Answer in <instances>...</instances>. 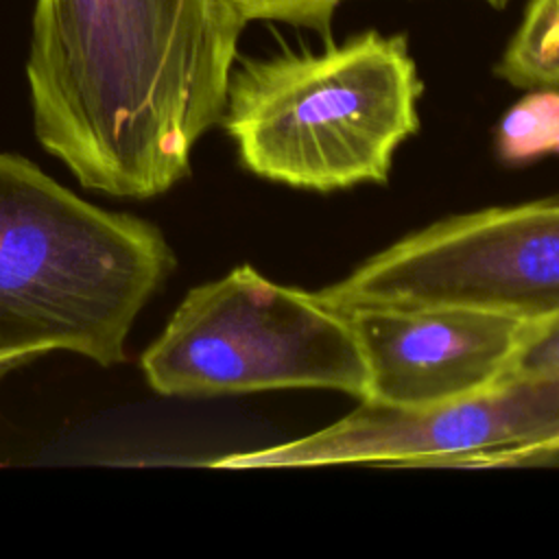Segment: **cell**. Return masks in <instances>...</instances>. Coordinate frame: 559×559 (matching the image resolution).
<instances>
[{"label": "cell", "mask_w": 559, "mask_h": 559, "mask_svg": "<svg viewBox=\"0 0 559 559\" xmlns=\"http://www.w3.org/2000/svg\"><path fill=\"white\" fill-rule=\"evenodd\" d=\"M559 441V378H504L426 408L362 400L343 419L271 448L214 461L229 469L341 463L511 465L537 461Z\"/></svg>", "instance_id": "obj_6"}, {"label": "cell", "mask_w": 559, "mask_h": 559, "mask_svg": "<svg viewBox=\"0 0 559 559\" xmlns=\"http://www.w3.org/2000/svg\"><path fill=\"white\" fill-rule=\"evenodd\" d=\"M498 153L511 164L559 153V90H533L504 114Z\"/></svg>", "instance_id": "obj_9"}, {"label": "cell", "mask_w": 559, "mask_h": 559, "mask_svg": "<svg viewBox=\"0 0 559 559\" xmlns=\"http://www.w3.org/2000/svg\"><path fill=\"white\" fill-rule=\"evenodd\" d=\"M504 378H559V312L528 323Z\"/></svg>", "instance_id": "obj_11"}, {"label": "cell", "mask_w": 559, "mask_h": 559, "mask_svg": "<svg viewBox=\"0 0 559 559\" xmlns=\"http://www.w3.org/2000/svg\"><path fill=\"white\" fill-rule=\"evenodd\" d=\"M162 395L332 389L367 400L369 369L347 310L242 264L192 288L140 358Z\"/></svg>", "instance_id": "obj_4"}, {"label": "cell", "mask_w": 559, "mask_h": 559, "mask_svg": "<svg viewBox=\"0 0 559 559\" xmlns=\"http://www.w3.org/2000/svg\"><path fill=\"white\" fill-rule=\"evenodd\" d=\"M319 293L343 310L463 306L524 321L557 314L559 197L443 218Z\"/></svg>", "instance_id": "obj_5"}, {"label": "cell", "mask_w": 559, "mask_h": 559, "mask_svg": "<svg viewBox=\"0 0 559 559\" xmlns=\"http://www.w3.org/2000/svg\"><path fill=\"white\" fill-rule=\"evenodd\" d=\"M555 454H559V441L548 450V456H555Z\"/></svg>", "instance_id": "obj_13"}, {"label": "cell", "mask_w": 559, "mask_h": 559, "mask_svg": "<svg viewBox=\"0 0 559 559\" xmlns=\"http://www.w3.org/2000/svg\"><path fill=\"white\" fill-rule=\"evenodd\" d=\"M24 360H26V358H20V356H0V373L13 369V367H17V365H22Z\"/></svg>", "instance_id": "obj_12"}, {"label": "cell", "mask_w": 559, "mask_h": 559, "mask_svg": "<svg viewBox=\"0 0 559 559\" xmlns=\"http://www.w3.org/2000/svg\"><path fill=\"white\" fill-rule=\"evenodd\" d=\"M496 74L515 87L559 90V0H528Z\"/></svg>", "instance_id": "obj_8"}, {"label": "cell", "mask_w": 559, "mask_h": 559, "mask_svg": "<svg viewBox=\"0 0 559 559\" xmlns=\"http://www.w3.org/2000/svg\"><path fill=\"white\" fill-rule=\"evenodd\" d=\"M242 24L221 0H35L39 144L83 188L151 199L221 122Z\"/></svg>", "instance_id": "obj_1"}, {"label": "cell", "mask_w": 559, "mask_h": 559, "mask_svg": "<svg viewBox=\"0 0 559 559\" xmlns=\"http://www.w3.org/2000/svg\"><path fill=\"white\" fill-rule=\"evenodd\" d=\"M175 264L153 223L103 210L0 153V356L122 362L135 317Z\"/></svg>", "instance_id": "obj_2"}, {"label": "cell", "mask_w": 559, "mask_h": 559, "mask_svg": "<svg viewBox=\"0 0 559 559\" xmlns=\"http://www.w3.org/2000/svg\"><path fill=\"white\" fill-rule=\"evenodd\" d=\"M225 9L245 26L253 20L284 22L293 26L325 31L334 9L345 0H221ZM493 9H504L509 0H483Z\"/></svg>", "instance_id": "obj_10"}, {"label": "cell", "mask_w": 559, "mask_h": 559, "mask_svg": "<svg viewBox=\"0 0 559 559\" xmlns=\"http://www.w3.org/2000/svg\"><path fill=\"white\" fill-rule=\"evenodd\" d=\"M347 312L369 369L367 400L397 408H426L493 386L507 376L531 323L463 306Z\"/></svg>", "instance_id": "obj_7"}, {"label": "cell", "mask_w": 559, "mask_h": 559, "mask_svg": "<svg viewBox=\"0 0 559 559\" xmlns=\"http://www.w3.org/2000/svg\"><path fill=\"white\" fill-rule=\"evenodd\" d=\"M419 96L406 37L365 31L319 52L234 63L221 122L249 173L330 192L386 181L419 127Z\"/></svg>", "instance_id": "obj_3"}]
</instances>
